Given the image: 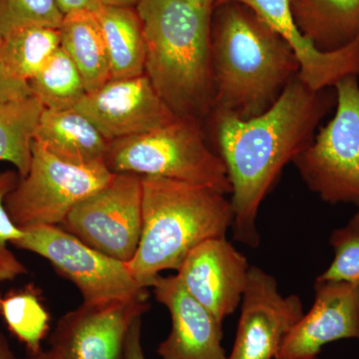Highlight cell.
Returning a JSON list of instances; mask_svg holds the SVG:
<instances>
[{
	"label": "cell",
	"mask_w": 359,
	"mask_h": 359,
	"mask_svg": "<svg viewBox=\"0 0 359 359\" xmlns=\"http://www.w3.org/2000/svg\"><path fill=\"white\" fill-rule=\"evenodd\" d=\"M112 142L159 129L176 120L147 75L111 79L87 92L74 108Z\"/></svg>",
	"instance_id": "11"
},
{
	"label": "cell",
	"mask_w": 359,
	"mask_h": 359,
	"mask_svg": "<svg viewBox=\"0 0 359 359\" xmlns=\"http://www.w3.org/2000/svg\"><path fill=\"white\" fill-rule=\"evenodd\" d=\"M23 230L25 237L11 245L50 262L59 273L76 285L83 304L147 299V290L135 280L126 263L89 247L58 226H33Z\"/></svg>",
	"instance_id": "8"
},
{
	"label": "cell",
	"mask_w": 359,
	"mask_h": 359,
	"mask_svg": "<svg viewBox=\"0 0 359 359\" xmlns=\"http://www.w3.org/2000/svg\"><path fill=\"white\" fill-rule=\"evenodd\" d=\"M60 13L66 14L75 11H91L96 13L101 6V0H55Z\"/></svg>",
	"instance_id": "30"
},
{
	"label": "cell",
	"mask_w": 359,
	"mask_h": 359,
	"mask_svg": "<svg viewBox=\"0 0 359 359\" xmlns=\"http://www.w3.org/2000/svg\"><path fill=\"white\" fill-rule=\"evenodd\" d=\"M211 58L212 113L240 119L266 112L301 70L290 44L252 9L238 2L212 8Z\"/></svg>",
	"instance_id": "2"
},
{
	"label": "cell",
	"mask_w": 359,
	"mask_h": 359,
	"mask_svg": "<svg viewBox=\"0 0 359 359\" xmlns=\"http://www.w3.org/2000/svg\"><path fill=\"white\" fill-rule=\"evenodd\" d=\"M59 159L76 165L104 163L110 142L75 109H44L35 139Z\"/></svg>",
	"instance_id": "16"
},
{
	"label": "cell",
	"mask_w": 359,
	"mask_h": 359,
	"mask_svg": "<svg viewBox=\"0 0 359 359\" xmlns=\"http://www.w3.org/2000/svg\"><path fill=\"white\" fill-rule=\"evenodd\" d=\"M32 96L27 82L16 79L0 62V102L21 100Z\"/></svg>",
	"instance_id": "28"
},
{
	"label": "cell",
	"mask_w": 359,
	"mask_h": 359,
	"mask_svg": "<svg viewBox=\"0 0 359 359\" xmlns=\"http://www.w3.org/2000/svg\"><path fill=\"white\" fill-rule=\"evenodd\" d=\"M304 313L297 294H280L273 276L250 266L235 344L226 359H276L285 337Z\"/></svg>",
	"instance_id": "10"
},
{
	"label": "cell",
	"mask_w": 359,
	"mask_h": 359,
	"mask_svg": "<svg viewBox=\"0 0 359 359\" xmlns=\"http://www.w3.org/2000/svg\"><path fill=\"white\" fill-rule=\"evenodd\" d=\"M62 226L89 247L130 263L141 238L142 176L115 174L107 185L78 204Z\"/></svg>",
	"instance_id": "9"
},
{
	"label": "cell",
	"mask_w": 359,
	"mask_h": 359,
	"mask_svg": "<svg viewBox=\"0 0 359 359\" xmlns=\"http://www.w3.org/2000/svg\"><path fill=\"white\" fill-rule=\"evenodd\" d=\"M59 30L60 46L76 65L87 92L111 80L109 55L95 13L84 11L66 14Z\"/></svg>",
	"instance_id": "19"
},
{
	"label": "cell",
	"mask_w": 359,
	"mask_h": 359,
	"mask_svg": "<svg viewBox=\"0 0 359 359\" xmlns=\"http://www.w3.org/2000/svg\"><path fill=\"white\" fill-rule=\"evenodd\" d=\"M0 359H39V355H32V358H18L11 351V346H9L8 342L1 330H0Z\"/></svg>",
	"instance_id": "31"
},
{
	"label": "cell",
	"mask_w": 359,
	"mask_h": 359,
	"mask_svg": "<svg viewBox=\"0 0 359 359\" xmlns=\"http://www.w3.org/2000/svg\"><path fill=\"white\" fill-rule=\"evenodd\" d=\"M152 287L171 314V332L158 347L161 359L228 358L222 346L223 323L191 297L177 275L158 276Z\"/></svg>",
	"instance_id": "15"
},
{
	"label": "cell",
	"mask_w": 359,
	"mask_h": 359,
	"mask_svg": "<svg viewBox=\"0 0 359 359\" xmlns=\"http://www.w3.org/2000/svg\"><path fill=\"white\" fill-rule=\"evenodd\" d=\"M226 2L244 4L268 23L292 47L302 69H313L320 65L321 52L295 25L290 0H216L214 6Z\"/></svg>",
	"instance_id": "24"
},
{
	"label": "cell",
	"mask_w": 359,
	"mask_h": 359,
	"mask_svg": "<svg viewBox=\"0 0 359 359\" xmlns=\"http://www.w3.org/2000/svg\"><path fill=\"white\" fill-rule=\"evenodd\" d=\"M104 164L113 174L162 177L231 193L224 161L208 146L201 122L190 118L110 142Z\"/></svg>",
	"instance_id": "5"
},
{
	"label": "cell",
	"mask_w": 359,
	"mask_h": 359,
	"mask_svg": "<svg viewBox=\"0 0 359 359\" xmlns=\"http://www.w3.org/2000/svg\"><path fill=\"white\" fill-rule=\"evenodd\" d=\"M37 355H39V359H62L56 351L51 348L47 351H41Z\"/></svg>",
	"instance_id": "34"
},
{
	"label": "cell",
	"mask_w": 359,
	"mask_h": 359,
	"mask_svg": "<svg viewBox=\"0 0 359 359\" xmlns=\"http://www.w3.org/2000/svg\"><path fill=\"white\" fill-rule=\"evenodd\" d=\"M20 180L18 171L0 172V283L11 282L28 273L25 264L8 248L9 244L25 237V231L14 223L4 204L6 196L15 188Z\"/></svg>",
	"instance_id": "26"
},
{
	"label": "cell",
	"mask_w": 359,
	"mask_h": 359,
	"mask_svg": "<svg viewBox=\"0 0 359 359\" xmlns=\"http://www.w3.org/2000/svg\"><path fill=\"white\" fill-rule=\"evenodd\" d=\"M330 245L334 250V259L316 280L359 285V211L346 226L332 231Z\"/></svg>",
	"instance_id": "25"
},
{
	"label": "cell",
	"mask_w": 359,
	"mask_h": 359,
	"mask_svg": "<svg viewBox=\"0 0 359 359\" xmlns=\"http://www.w3.org/2000/svg\"><path fill=\"white\" fill-rule=\"evenodd\" d=\"M295 25L321 51H335L359 36V0H290Z\"/></svg>",
	"instance_id": "17"
},
{
	"label": "cell",
	"mask_w": 359,
	"mask_h": 359,
	"mask_svg": "<svg viewBox=\"0 0 359 359\" xmlns=\"http://www.w3.org/2000/svg\"><path fill=\"white\" fill-rule=\"evenodd\" d=\"M61 45L59 28L26 25L0 37V62L21 81H29Z\"/></svg>",
	"instance_id": "20"
},
{
	"label": "cell",
	"mask_w": 359,
	"mask_h": 359,
	"mask_svg": "<svg viewBox=\"0 0 359 359\" xmlns=\"http://www.w3.org/2000/svg\"><path fill=\"white\" fill-rule=\"evenodd\" d=\"M94 13L107 47L111 79L145 74V39L136 7L102 6Z\"/></svg>",
	"instance_id": "18"
},
{
	"label": "cell",
	"mask_w": 359,
	"mask_h": 359,
	"mask_svg": "<svg viewBox=\"0 0 359 359\" xmlns=\"http://www.w3.org/2000/svg\"><path fill=\"white\" fill-rule=\"evenodd\" d=\"M337 104L328 89L314 90L299 75L266 112L240 119L212 113L217 154L224 161L231 186L233 238L256 249L257 215L283 170L311 145L321 120Z\"/></svg>",
	"instance_id": "1"
},
{
	"label": "cell",
	"mask_w": 359,
	"mask_h": 359,
	"mask_svg": "<svg viewBox=\"0 0 359 359\" xmlns=\"http://www.w3.org/2000/svg\"><path fill=\"white\" fill-rule=\"evenodd\" d=\"M124 359H146L142 346V318H137L130 328L125 344Z\"/></svg>",
	"instance_id": "29"
},
{
	"label": "cell",
	"mask_w": 359,
	"mask_h": 359,
	"mask_svg": "<svg viewBox=\"0 0 359 359\" xmlns=\"http://www.w3.org/2000/svg\"><path fill=\"white\" fill-rule=\"evenodd\" d=\"M231 200L208 188L162 177H142V231L128 264L143 289L161 271H178L191 250L205 241L226 237L233 224Z\"/></svg>",
	"instance_id": "4"
},
{
	"label": "cell",
	"mask_w": 359,
	"mask_h": 359,
	"mask_svg": "<svg viewBox=\"0 0 359 359\" xmlns=\"http://www.w3.org/2000/svg\"><path fill=\"white\" fill-rule=\"evenodd\" d=\"M186 1L199 7L203 11H208V13H212L215 4H216V0H186Z\"/></svg>",
	"instance_id": "33"
},
{
	"label": "cell",
	"mask_w": 359,
	"mask_h": 359,
	"mask_svg": "<svg viewBox=\"0 0 359 359\" xmlns=\"http://www.w3.org/2000/svg\"><path fill=\"white\" fill-rule=\"evenodd\" d=\"M43 110L33 96L0 102V162L13 164L20 179L29 171L33 142Z\"/></svg>",
	"instance_id": "21"
},
{
	"label": "cell",
	"mask_w": 359,
	"mask_h": 359,
	"mask_svg": "<svg viewBox=\"0 0 359 359\" xmlns=\"http://www.w3.org/2000/svg\"><path fill=\"white\" fill-rule=\"evenodd\" d=\"M145 74L179 118L202 121L214 107L212 13L186 0H141Z\"/></svg>",
	"instance_id": "3"
},
{
	"label": "cell",
	"mask_w": 359,
	"mask_h": 359,
	"mask_svg": "<svg viewBox=\"0 0 359 359\" xmlns=\"http://www.w3.org/2000/svg\"><path fill=\"white\" fill-rule=\"evenodd\" d=\"M276 359H287V358H276ZM308 359H320V358H318V356H316V358H308Z\"/></svg>",
	"instance_id": "35"
},
{
	"label": "cell",
	"mask_w": 359,
	"mask_h": 359,
	"mask_svg": "<svg viewBox=\"0 0 359 359\" xmlns=\"http://www.w3.org/2000/svg\"><path fill=\"white\" fill-rule=\"evenodd\" d=\"M341 339H359V285L316 280L313 306L290 330L276 358H316Z\"/></svg>",
	"instance_id": "14"
},
{
	"label": "cell",
	"mask_w": 359,
	"mask_h": 359,
	"mask_svg": "<svg viewBox=\"0 0 359 359\" xmlns=\"http://www.w3.org/2000/svg\"><path fill=\"white\" fill-rule=\"evenodd\" d=\"M1 299H2V297H0V302H1Z\"/></svg>",
	"instance_id": "36"
},
{
	"label": "cell",
	"mask_w": 359,
	"mask_h": 359,
	"mask_svg": "<svg viewBox=\"0 0 359 359\" xmlns=\"http://www.w3.org/2000/svg\"><path fill=\"white\" fill-rule=\"evenodd\" d=\"M28 85L47 110L74 109L87 93L79 70L61 46Z\"/></svg>",
	"instance_id": "22"
},
{
	"label": "cell",
	"mask_w": 359,
	"mask_h": 359,
	"mask_svg": "<svg viewBox=\"0 0 359 359\" xmlns=\"http://www.w3.org/2000/svg\"><path fill=\"white\" fill-rule=\"evenodd\" d=\"M141 0H101L102 6L136 7Z\"/></svg>",
	"instance_id": "32"
},
{
	"label": "cell",
	"mask_w": 359,
	"mask_h": 359,
	"mask_svg": "<svg viewBox=\"0 0 359 359\" xmlns=\"http://www.w3.org/2000/svg\"><path fill=\"white\" fill-rule=\"evenodd\" d=\"M337 110L294 164L306 185L328 204L359 208V81L335 85Z\"/></svg>",
	"instance_id": "6"
},
{
	"label": "cell",
	"mask_w": 359,
	"mask_h": 359,
	"mask_svg": "<svg viewBox=\"0 0 359 359\" xmlns=\"http://www.w3.org/2000/svg\"><path fill=\"white\" fill-rule=\"evenodd\" d=\"M250 266L224 238H210L191 250L177 273L194 299L224 323L242 302Z\"/></svg>",
	"instance_id": "13"
},
{
	"label": "cell",
	"mask_w": 359,
	"mask_h": 359,
	"mask_svg": "<svg viewBox=\"0 0 359 359\" xmlns=\"http://www.w3.org/2000/svg\"><path fill=\"white\" fill-rule=\"evenodd\" d=\"M0 313L9 332L25 344L32 355L41 353L50 318L32 285L8 292L0 302Z\"/></svg>",
	"instance_id": "23"
},
{
	"label": "cell",
	"mask_w": 359,
	"mask_h": 359,
	"mask_svg": "<svg viewBox=\"0 0 359 359\" xmlns=\"http://www.w3.org/2000/svg\"><path fill=\"white\" fill-rule=\"evenodd\" d=\"M114 175L104 163L65 162L34 140L29 171L6 196L4 204L21 229L59 226L78 204L107 185Z\"/></svg>",
	"instance_id": "7"
},
{
	"label": "cell",
	"mask_w": 359,
	"mask_h": 359,
	"mask_svg": "<svg viewBox=\"0 0 359 359\" xmlns=\"http://www.w3.org/2000/svg\"><path fill=\"white\" fill-rule=\"evenodd\" d=\"M149 309L146 299L83 304L58 321L50 348L62 359H124L130 328Z\"/></svg>",
	"instance_id": "12"
},
{
	"label": "cell",
	"mask_w": 359,
	"mask_h": 359,
	"mask_svg": "<svg viewBox=\"0 0 359 359\" xmlns=\"http://www.w3.org/2000/svg\"><path fill=\"white\" fill-rule=\"evenodd\" d=\"M62 20L55 0H0V37L26 25L60 28Z\"/></svg>",
	"instance_id": "27"
}]
</instances>
